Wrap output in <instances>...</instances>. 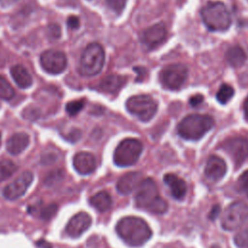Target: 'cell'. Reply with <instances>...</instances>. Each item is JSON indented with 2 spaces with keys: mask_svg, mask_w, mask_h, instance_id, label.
<instances>
[{
  "mask_svg": "<svg viewBox=\"0 0 248 248\" xmlns=\"http://www.w3.org/2000/svg\"><path fill=\"white\" fill-rule=\"evenodd\" d=\"M115 230L125 243L134 247L141 246L152 235V231L148 224L143 219L135 216H127L120 219Z\"/></svg>",
  "mask_w": 248,
  "mask_h": 248,
  "instance_id": "obj_1",
  "label": "cell"
},
{
  "mask_svg": "<svg viewBox=\"0 0 248 248\" xmlns=\"http://www.w3.org/2000/svg\"><path fill=\"white\" fill-rule=\"evenodd\" d=\"M136 205L155 214H163L168 210V202L159 195L155 181L148 177L143 179L136 189Z\"/></svg>",
  "mask_w": 248,
  "mask_h": 248,
  "instance_id": "obj_2",
  "label": "cell"
},
{
  "mask_svg": "<svg viewBox=\"0 0 248 248\" xmlns=\"http://www.w3.org/2000/svg\"><path fill=\"white\" fill-rule=\"evenodd\" d=\"M214 125V119L207 114L193 113L185 116L177 125L178 135L189 140L202 138Z\"/></svg>",
  "mask_w": 248,
  "mask_h": 248,
  "instance_id": "obj_3",
  "label": "cell"
},
{
  "mask_svg": "<svg viewBox=\"0 0 248 248\" xmlns=\"http://www.w3.org/2000/svg\"><path fill=\"white\" fill-rule=\"evenodd\" d=\"M201 16L204 25L211 31H226L232 23L231 15L222 2H208L201 10Z\"/></svg>",
  "mask_w": 248,
  "mask_h": 248,
  "instance_id": "obj_4",
  "label": "cell"
},
{
  "mask_svg": "<svg viewBox=\"0 0 248 248\" xmlns=\"http://www.w3.org/2000/svg\"><path fill=\"white\" fill-rule=\"evenodd\" d=\"M105 63V50L98 43L89 44L83 50L78 71L80 75L92 77L101 72Z\"/></svg>",
  "mask_w": 248,
  "mask_h": 248,
  "instance_id": "obj_5",
  "label": "cell"
},
{
  "mask_svg": "<svg viewBox=\"0 0 248 248\" xmlns=\"http://www.w3.org/2000/svg\"><path fill=\"white\" fill-rule=\"evenodd\" d=\"M142 152V143L133 138L121 140L113 153V162L118 167H130L136 164Z\"/></svg>",
  "mask_w": 248,
  "mask_h": 248,
  "instance_id": "obj_6",
  "label": "cell"
},
{
  "mask_svg": "<svg viewBox=\"0 0 248 248\" xmlns=\"http://www.w3.org/2000/svg\"><path fill=\"white\" fill-rule=\"evenodd\" d=\"M127 110L143 122L149 121L157 112V102L149 95L140 94L130 97L126 102Z\"/></svg>",
  "mask_w": 248,
  "mask_h": 248,
  "instance_id": "obj_7",
  "label": "cell"
},
{
  "mask_svg": "<svg viewBox=\"0 0 248 248\" xmlns=\"http://www.w3.org/2000/svg\"><path fill=\"white\" fill-rule=\"evenodd\" d=\"M248 220V204L244 202L231 203L221 216L222 228L226 231H234Z\"/></svg>",
  "mask_w": 248,
  "mask_h": 248,
  "instance_id": "obj_8",
  "label": "cell"
},
{
  "mask_svg": "<svg viewBox=\"0 0 248 248\" xmlns=\"http://www.w3.org/2000/svg\"><path fill=\"white\" fill-rule=\"evenodd\" d=\"M188 77V69L183 64H170L165 66L160 74L159 79L161 84L168 89L177 90L185 82Z\"/></svg>",
  "mask_w": 248,
  "mask_h": 248,
  "instance_id": "obj_9",
  "label": "cell"
},
{
  "mask_svg": "<svg viewBox=\"0 0 248 248\" xmlns=\"http://www.w3.org/2000/svg\"><path fill=\"white\" fill-rule=\"evenodd\" d=\"M221 146L232 157L236 167H239L248 157V140L242 137L227 139Z\"/></svg>",
  "mask_w": 248,
  "mask_h": 248,
  "instance_id": "obj_10",
  "label": "cell"
},
{
  "mask_svg": "<svg viewBox=\"0 0 248 248\" xmlns=\"http://www.w3.org/2000/svg\"><path fill=\"white\" fill-rule=\"evenodd\" d=\"M40 63L46 72L52 75H57L66 69L67 58L62 51L48 49L41 54Z\"/></svg>",
  "mask_w": 248,
  "mask_h": 248,
  "instance_id": "obj_11",
  "label": "cell"
},
{
  "mask_svg": "<svg viewBox=\"0 0 248 248\" xmlns=\"http://www.w3.org/2000/svg\"><path fill=\"white\" fill-rule=\"evenodd\" d=\"M33 173L31 171L22 172L16 179L9 183L3 189V196L10 201H15L22 197L33 181Z\"/></svg>",
  "mask_w": 248,
  "mask_h": 248,
  "instance_id": "obj_12",
  "label": "cell"
},
{
  "mask_svg": "<svg viewBox=\"0 0 248 248\" xmlns=\"http://www.w3.org/2000/svg\"><path fill=\"white\" fill-rule=\"evenodd\" d=\"M166 37V26L162 22H159L144 29L140 34V41L148 49H153L161 45Z\"/></svg>",
  "mask_w": 248,
  "mask_h": 248,
  "instance_id": "obj_13",
  "label": "cell"
},
{
  "mask_svg": "<svg viewBox=\"0 0 248 248\" xmlns=\"http://www.w3.org/2000/svg\"><path fill=\"white\" fill-rule=\"evenodd\" d=\"M92 219L86 212H78L74 215L66 226V232L71 237H78L81 235L91 225Z\"/></svg>",
  "mask_w": 248,
  "mask_h": 248,
  "instance_id": "obj_14",
  "label": "cell"
},
{
  "mask_svg": "<svg viewBox=\"0 0 248 248\" xmlns=\"http://www.w3.org/2000/svg\"><path fill=\"white\" fill-rule=\"evenodd\" d=\"M73 166L79 174L87 175L95 170L96 159L92 153L80 151L74 156Z\"/></svg>",
  "mask_w": 248,
  "mask_h": 248,
  "instance_id": "obj_15",
  "label": "cell"
},
{
  "mask_svg": "<svg viewBox=\"0 0 248 248\" xmlns=\"http://www.w3.org/2000/svg\"><path fill=\"white\" fill-rule=\"evenodd\" d=\"M142 180L143 175L140 171L127 172L118 179L116 189L122 195H129L138 188Z\"/></svg>",
  "mask_w": 248,
  "mask_h": 248,
  "instance_id": "obj_16",
  "label": "cell"
},
{
  "mask_svg": "<svg viewBox=\"0 0 248 248\" xmlns=\"http://www.w3.org/2000/svg\"><path fill=\"white\" fill-rule=\"evenodd\" d=\"M227 171V165L225 161L216 156L212 155L207 159L205 168H204V174L205 176L212 180V181H218L226 174Z\"/></svg>",
  "mask_w": 248,
  "mask_h": 248,
  "instance_id": "obj_17",
  "label": "cell"
},
{
  "mask_svg": "<svg viewBox=\"0 0 248 248\" xmlns=\"http://www.w3.org/2000/svg\"><path fill=\"white\" fill-rule=\"evenodd\" d=\"M164 182L169 186L172 197L175 200L181 201L187 193V184L184 179L174 173H167L164 175Z\"/></svg>",
  "mask_w": 248,
  "mask_h": 248,
  "instance_id": "obj_18",
  "label": "cell"
},
{
  "mask_svg": "<svg viewBox=\"0 0 248 248\" xmlns=\"http://www.w3.org/2000/svg\"><path fill=\"white\" fill-rule=\"evenodd\" d=\"M126 81L127 78L123 76L109 75L101 80L99 89L105 93L115 94L125 85Z\"/></svg>",
  "mask_w": 248,
  "mask_h": 248,
  "instance_id": "obj_19",
  "label": "cell"
},
{
  "mask_svg": "<svg viewBox=\"0 0 248 248\" xmlns=\"http://www.w3.org/2000/svg\"><path fill=\"white\" fill-rule=\"evenodd\" d=\"M29 144V136L25 133H16L8 140L6 144L7 151L12 155L20 154Z\"/></svg>",
  "mask_w": 248,
  "mask_h": 248,
  "instance_id": "obj_20",
  "label": "cell"
},
{
  "mask_svg": "<svg viewBox=\"0 0 248 248\" xmlns=\"http://www.w3.org/2000/svg\"><path fill=\"white\" fill-rule=\"evenodd\" d=\"M11 76L20 88H28L32 85V77L22 65H15L11 68Z\"/></svg>",
  "mask_w": 248,
  "mask_h": 248,
  "instance_id": "obj_21",
  "label": "cell"
},
{
  "mask_svg": "<svg viewBox=\"0 0 248 248\" xmlns=\"http://www.w3.org/2000/svg\"><path fill=\"white\" fill-rule=\"evenodd\" d=\"M89 203L98 211L105 212L111 207V198L107 191H100L89 200Z\"/></svg>",
  "mask_w": 248,
  "mask_h": 248,
  "instance_id": "obj_22",
  "label": "cell"
},
{
  "mask_svg": "<svg viewBox=\"0 0 248 248\" xmlns=\"http://www.w3.org/2000/svg\"><path fill=\"white\" fill-rule=\"evenodd\" d=\"M246 53L240 46H232L226 52L227 62L232 67H240L246 61Z\"/></svg>",
  "mask_w": 248,
  "mask_h": 248,
  "instance_id": "obj_23",
  "label": "cell"
},
{
  "mask_svg": "<svg viewBox=\"0 0 248 248\" xmlns=\"http://www.w3.org/2000/svg\"><path fill=\"white\" fill-rule=\"evenodd\" d=\"M57 209H58V206L55 203H50L46 206H39V204H37V205L29 206L28 212L34 215H38L40 218L44 220H49L56 214Z\"/></svg>",
  "mask_w": 248,
  "mask_h": 248,
  "instance_id": "obj_24",
  "label": "cell"
},
{
  "mask_svg": "<svg viewBox=\"0 0 248 248\" xmlns=\"http://www.w3.org/2000/svg\"><path fill=\"white\" fill-rule=\"evenodd\" d=\"M17 170V166L11 160L0 161V182L11 177Z\"/></svg>",
  "mask_w": 248,
  "mask_h": 248,
  "instance_id": "obj_25",
  "label": "cell"
},
{
  "mask_svg": "<svg viewBox=\"0 0 248 248\" xmlns=\"http://www.w3.org/2000/svg\"><path fill=\"white\" fill-rule=\"evenodd\" d=\"M234 94V91H233V88L230 85V84H227V83H223L217 93H216V99L218 100L219 103L225 105L227 104L233 96Z\"/></svg>",
  "mask_w": 248,
  "mask_h": 248,
  "instance_id": "obj_26",
  "label": "cell"
},
{
  "mask_svg": "<svg viewBox=\"0 0 248 248\" xmlns=\"http://www.w3.org/2000/svg\"><path fill=\"white\" fill-rule=\"evenodd\" d=\"M15 95L14 88L3 77H0V98L4 100H11Z\"/></svg>",
  "mask_w": 248,
  "mask_h": 248,
  "instance_id": "obj_27",
  "label": "cell"
},
{
  "mask_svg": "<svg viewBox=\"0 0 248 248\" xmlns=\"http://www.w3.org/2000/svg\"><path fill=\"white\" fill-rule=\"evenodd\" d=\"M84 107V100L80 99V100H74L69 102L66 105V111L68 112L69 115L74 116L76 114H78Z\"/></svg>",
  "mask_w": 248,
  "mask_h": 248,
  "instance_id": "obj_28",
  "label": "cell"
},
{
  "mask_svg": "<svg viewBox=\"0 0 248 248\" xmlns=\"http://www.w3.org/2000/svg\"><path fill=\"white\" fill-rule=\"evenodd\" d=\"M234 244L238 248H248V229L238 232L234 235Z\"/></svg>",
  "mask_w": 248,
  "mask_h": 248,
  "instance_id": "obj_29",
  "label": "cell"
},
{
  "mask_svg": "<svg viewBox=\"0 0 248 248\" xmlns=\"http://www.w3.org/2000/svg\"><path fill=\"white\" fill-rule=\"evenodd\" d=\"M237 189L248 198V170L239 175L237 179Z\"/></svg>",
  "mask_w": 248,
  "mask_h": 248,
  "instance_id": "obj_30",
  "label": "cell"
},
{
  "mask_svg": "<svg viewBox=\"0 0 248 248\" xmlns=\"http://www.w3.org/2000/svg\"><path fill=\"white\" fill-rule=\"evenodd\" d=\"M108 6L116 14H120L126 6L127 0H106Z\"/></svg>",
  "mask_w": 248,
  "mask_h": 248,
  "instance_id": "obj_31",
  "label": "cell"
},
{
  "mask_svg": "<svg viewBox=\"0 0 248 248\" xmlns=\"http://www.w3.org/2000/svg\"><path fill=\"white\" fill-rule=\"evenodd\" d=\"M67 25L70 29H78L79 26V18L76 16H71L67 19Z\"/></svg>",
  "mask_w": 248,
  "mask_h": 248,
  "instance_id": "obj_32",
  "label": "cell"
},
{
  "mask_svg": "<svg viewBox=\"0 0 248 248\" xmlns=\"http://www.w3.org/2000/svg\"><path fill=\"white\" fill-rule=\"evenodd\" d=\"M203 102V96L201 95V94H197V95H194L190 98L189 100V104L192 106V107H198L200 106L202 103Z\"/></svg>",
  "mask_w": 248,
  "mask_h": 248,
  "instance_id": "obj_33",
  "label": "cell"
},
{
  "mask_svg": "<svg viewBox=\"0 0 248 248\" xmlns=\"http://www.w3.org/2000/svg\"><path fill=\"white\" fill-rule=\"evenodd\" d=\"M220 211H221L220 205H219V204H215V205L211 208V210H210V212H209V214H208V218H209L210 220H215V219L218 217V215L220 214Z\"/></svg>",
  "mask_w": 248,
  "mask_h": 248,
  "instance_id": "obj_34",
  "label": "cell"
},
{
  "mask_svg": "<svg viewBox=\"0 0 248 248\" xmlns=\"http://www.w3.org/2000/svg\"><path fill=\"white\" fill-rule=\"evenodd\" d=\"M48 30H49V34L54 37V38H58L60 36V28L57 24H50L48 26Z\"/></svg>",
  "mask_w": 248,
  "mask_h": 248,
  "instance_id": "obj_35",
  "label": "cell"
},
{
  "mask_svg": "<svg viewBox=\"0 0 248 248\" xmlns=\"http://www.w3.org/2000/svg\"><path fill=\"white\" fill-rule=\"evenodd\" d=\"M81 136V133L79 130H74L72 133L69 134V138H68V140H71V141H76L78 140Z\"/></svg>",
  "mask_w": 248,
  "mask_h": 248,
  "instance_id": "obj_36",
  "label": "cell"
},
{
  "mask_svg": "<svg viewBox=\"0 0 248 248\" xmlns=\"http://www.w3.org/2000/svg\"><path fill=\"white\" fill-rule=\"evenodd\" d=\"M36 245H37L39 248H52L51 244H49L48 242H46V241L44 240V239H40L39 241H37Z\"/></svg>",
  "mask_w": 248,
  "mask_h": 248,
  "instance_id": "obj_37",
  "label": "cell"
},
{
  "mask_svg": "<svg viewBox=\"0 0 248 248\" xmlns=\"http://www.w3.org/2000/svg\"><path fill=\"white\" fill-rule=\"evenodd\" d=\"M16 1H18V0H0V5L2 7H8V6L13 5Z\"/></svg>",
  "mask_w": 248,
  "mask_h": 248,
  "instance_id": "obj_38",
  "label": "cell"
},
{
  "mask_svg": "<svg viewBox=\"0 0 248 248\" xmlns=\"http://www.w3.org/2000/svg\"><path fill=\"white\" fill-rule=\"evenodd\" d=\"M243 109H244V116L246 120H248V96L246 97L244 104H243Z\"/></svg>",
  "mask_w": 248,
  "mask_h": 248,
  "instance_id": "obj_39",
  "label": "cell"
},
{
  "mask_svg": "<svg viewBox=\"0 0 248 248\" xmlns=\"http://www.w3.org/2000/svg\"><path fill=\"white\" fill-rule=\"evenodd\" d=\"M211 248H220L218 245H214V246H212Z\"/></svg>",
  "mask_w": 248,
  "mask_h": 248,
  "instance_id": "obj_40",
  "label": "cell"
},
{
  "mask_svg": "<svg viewBox=\"0 0 248 248\" xmlns=\"http://www.w3.org/2000/svg\"><path fill=\"white\" fill-rule=\"evenodd\" d=\"M0 144H1V134H0Z\"/></svg>",
  "mask_w": 248,
  "mask_h": 248,
  "instance_id": "obj_41",
  "label": "cell"
}]
</instances>
